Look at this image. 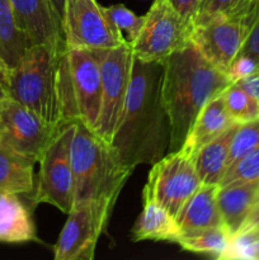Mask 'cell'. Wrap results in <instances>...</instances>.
<instances>
[{
	"mask_svg": "<svg viewBox=\"0 0 259 260\" xmlns=\"http://www.w3.org/2000/svg\"><path fill=\"white\" fill-rule=\"evenodd\" d=\"M222 95L226 111L236 123H244L259 118V102L238 84H231Z\"/></svg>",
	"mask_w": 259,
	"mask_h": 260,
	"instance_id": "24",
	"label": "cell"
},
{
	"mask_svg": "<svg viewBox=\"0 0 259 260\" xmlns=\"http://www.w3.org/2000/svg\"><path fill=\"white\" fill-rule=\"evenodd\" d=\"M256 71H258V66L253 58L249 57V56L239 55L229 66L226 76L231 81V84H235L241 79L248 78L251 74L256 73Z\"/></svg>",
	"mask_w": 259,
	"mask_h": 260,
	"instance_id": "29",
	"label": "cell"
},
{
	"mask_svg": "<svg viewBox=\"0 0 259 260\" xmlns=\"http://www.w3.org/2000/svg\"><path fill=\"white\" fill-rule=\"evenodd\" d=\"M161 62L132 56L131 80L112 146L124 167L152 165L169 152L170 121L161 95Z\"/></svg>",
	"mask_w": 259,
	"mask_h": 260,
	"instance_id": "1",
	"label": "cell"
},
{
	"mask_svg": "<svg viewBox=\"0 0 259 260\" xmlns=\"http://www.w3.org/2000/svg\"><path fill=\"white\" fill-rule=\"evenodd\" d=\"M259 146V118L239 123L230 144L226 170Z\"/></svg>",
	"mask_w": 259,
	"mask_h": 260,
	"instance_id": "25",
	"label": "cell"
},
{
	"mask_svg": "<svg viewBox=\"0 0 259 260\" xmlns=\"http://www.w3.org/2000/svg\"><path fill=\"white\" fill-rule=\"evenodd\" d=\"M235 84H238L240 88H243L246 93L250 94L255 101L259 102V71L251 74L248 78L241 79Z\"/></svg>",
	"mask_w": 259,
	"mask_h": 260,
	"instance_id": "33",
	"label": "cell"
},
{
	"mask_svg": "<svg viewBox=\"0 0 259 260\" xmlns=\"http://www.w3.org/2000/svg\"><path fill=\"white\" fill-rule=\"evenodd\" d=\"M259 180V146L231 165L223 174L220 187L231 183H248Z\"/></svg>",
	"mask_w": 259,
	"mask_h": 260,
	"instance_id": "26",
	"label": "cell"
},
{
	"mask_svg": "<svg viewBox=\"0 0 259 260\" xmlns=\"http://www.w3.org/2000/svg\"><path fill=\"white\" fill-rule=\"evenodd\" d=\"M218 185L202 184L175 217L179 235L222 226L217 206Z\"/></svg>",
	"mask_w": 259,
	"mask_h": 260,
	"instance_id": "17",
	"label": "cell"
},
{
	"mask_svg": "<svg viewBox=\"0 0 259 260\" xmlns=\"http://www.w3.org/2000/svg\"><path fill=\"white\" fill-rule=\"evenodd\" d=\"M230 239L231 235L228 230L223 226H218L182 234L175 239L174 243L185 251L203 254L221 260V256L223 255L230 243Z\"/></svg>",
	"mask_w": 259,
	"mask_h": 260,
	"instance_id": "23",
	"label": "cell"
},
{
	"mask_svg": "<svg viewBox=\"0 0 259 260\" xmlns=\"http://www.w3.org/2000/svg\"><path fill=\"white\" fill-rule=\"evenodd\" d=\"M58 90L65 123L95 129L101 108V66L95 52L66 47L58 61Z\"/></svg>",
	"mask_w": 259,
	"mask_h": 260,
	"instance_id": "5",
	"label": "cell"
},
{
	"mask_svg": "<svg viewBox=\"0 0 259 260\" xmlns=\"http://www.w3.org/2000/svg\"><path fill=\"white\" fill-rule=\"evenodd\" d=\"M175 10L180 14V17L193 27L198 12H200L201 0H169Z\"/></svg>",
	"mask_w": 259,
	"mask_h": 260,
	"instance_id": "32",
	"label": "cell"
},
{
	"mask_svg": "<svg viewBox=\"0 0 259 260\" xmlns=\"http://www.w3.org/2000/svg\"><path fill=\"white\" fill-rule=\"evenodd\" d=\"M60 128L50 126L35 112L8 96L0 104V142L25 157L38 160Z\"/></svg>",
	"mask_w": 259,
	"mask_h": 260,
	"instance_id": "12",
	"label": "cell"
},
{
	"mask_svg": "<svg viewBox=\"0 0 259 260\" xmlns=\"http://www.w3.org/2000/svg\"><path fill=\"white\" fill-rule=\"evenodd\" d=\"M239 0H205V3L201 7L200 12H198L197 18H196L195 23L205 20L207 18L212 17V15L218 14V13H223L230 10L234 5H236ZM193 23V24H195ZM193 28V27H192Z\"/></svg>",
	"mask_w": 259,
	"mask_h": 260,
	"instance_id": "30",
	"label": "cell"
},
{
	"mask_svg": "<svg viewBox=\"0 0 259 260\" xmlns=\"http://www.w3.org/2000/svg\"><path fill=\"white\" fill-rule=\"evenodd\" d=\"M71 167L74 207L89 203L109 211L134 172L124 167L112 144L79 122L71 141Z\"/></svg>",
	"mask_w": 259,
	"mask_h": 260,
	"instance_id": "3",
	"label": "cell"
},
{
	"mask_svg": "<svg viewBox=\"0 0 259 260\" xmlns=\"http://www.w3.org/2000/svg\"><path fill=\"white\" fill-rule=\"evenodd\" d=\"M62 52L47 45L29 46L10 69L8 83L10 98L55 128L66 124L58 90V61Z\"/></svg>",
	"mask_w": 259,
	"mask_h": 260,
	"instance_id": "4",
	"label": "cell"
},
{
	"mask_svg": "<svg viewBox=\"0 0 259 260\" xmlns=\"http://www.w3.org/2000/svg\"><path fill=\"white\" fill-rule=\"evenodd\" d=\"M30 43L18 27L10 0H0V60L13 69Z\"/></svg>",
	"mask_w": 259,
	"mask_h": 260,
	"instance_id": "22",
	"label": "cell"
},
{
	"mask_svg": "<svg viewBox=\"0 0 259 260\" xmlns=\"http://www.w3.org/2000/svg\"><path fill=\"white\" fill-rule=\"evenodd\" d=\"M238 124L235 123L222 135L201 147L193 157L196 172L202 184H220L228 167L229 150Z\"/></svg>",
	"mask_w": 259,
	"mask_h": 260,
	"instance_id": "21",
	"label": "cell"
},
{
	"mask_svg": "<svg viewBox=\"0 0 259 260\" xmlns=\"http://www.w3.org/2000/svg\"><path fill=\"white\" fill-rule=\"evenodd\" d=\"M112 211L93 205L73 207L53 245L55 260H93Z\"/></svg>",
	"mask_w": 259,
	"mask_h": 260,
	"instance_id": "13",
	"label": "cell"
},
{
	"mask_svg": "<svg viewBox=\"0 0 259 260\" xmlns=\"http://www.w3.org/2000/svg\"><path fill=\"white\" fill-rule=\"evenodd\" d=\"M107 14H108L109 19L112 20L114 25L118 28L121 32H126L128 36V41H134L140 33V29L144 23V15H137L124 7L123 4H116L111 5V7H106Z\"/></svg>",
	"mask_w": 259,
	"mask_h": 260,
	"instance_id": "28",
	"label": "cell"
},
{
	"mask_svg": "<svg viewBox=\"0 0 259 260\" xmlns=\"http://www.w3.org/2000/svg\"><path fill=\"white\" fill-rule=\"evenodd\" d=\"M9 96V93H8V89L4 88L3 85H0V104L5 101V99Z\"/></svg>",
	"mask_w": 259,
	"mask_h": 260,
	"instance_id": "37",
	"label": "cell"
},
{
	"mask_svg": "<svg viewBox=\"0 0 259 260\" xmlns=\"http://www.w3.org/2000/svg\"><path fill=\"white\" fill-rule=\"evenodd\" d=\"M201 185L192 157L177 150L152 164L142 192L151 196L175 218Z\"/></svg>",
	"mask_w": 259,
	"mask_h": 260,
	"instance_id": "11",
	"label": "cell"
},
{
	"mask_svg": "<svg viewBox=\"0 0 259 260\" xmlns=\"http://www.w3.org/2000/svg\"><path fill=\"white\" fill-rule=\"evenodd\" d=\"M258 202H259V194H258ZM258 202H256V203H258Z\"/></svg>",
	"mask_w": 259,
	"mask_h": 260,
	"instance_id": "40",
	"label": "cell"
},
{
	"mask_svg": "<svg viewBox=\"0 0 259 260\" xmlns=\"http://www.w3.org/2000/svg\"><path fill=\"white\" fill-rule=\"evenodd\" d=\"M179 236L175 218L146 192H142V212L131 230V240L170 241Z\"/></svg>",
	"mask_w": 259,
	"mask_h": 260,
	"instance_id": "19",
	"label": "cell"
},
{
	"mask_svg": "<svg viewBox=\"0 0 259 260\" xmlns=\"http://www.w3.org/2000/svg\"><path fill=\"white\" fill-rule=\"evenodd\" d=\"M36 164L35 160L0 145V193L32 194Z\"/></svg>",
	"mask_w": 259,
	"mask_h": 260,
	"instance_id": "20",
	"label": "cell"
},
{
	"mask_svg": "<svg viewBox=\"0 0 259 260\" xmlns=\"http://www.w3.org/2000/svg\"><path fill=\"white\" fill-rule=\"evenodd\" d=\"M258 18L259 0H239L228 12L195 23L190 42L213 66L226 74Z\"/></svg>",
	"mask_w": 259,
	"mask_h": 260,
	"instance_id": "6",
	"label": "cell"
},
{
	"mask_svg": "<svg viewBox=\"0 0 259 260\" xmlns=\"http://www.w3.org/2000/svg\"><path fill=\"white\" fill-rule=\"evenodd\" d=\"M75 122L60 127L42 156L36 187L30 194V207L47 203L69 215L74 207V175L71 167V141Z\"/></svg>",
	"mask_w": 259,
	"mask_h": 260,
	"instance_id": "7",
	"label": "cell"
},
{
	"mask_svg": "<svg viewBox=\"0 0 259 260\" xmlns=\"http://www.w3.org/2000/svg\"><path fill=\"white\" fill-rule=\"evenodd\" d=\"M62 29L69 48L96 51L130 42L96 0H65Z\"/></svg>",
	"mask_w": 259,
	"mask_h": 260,
	"instance_id": "10",
	"label": "cell"
},
{
	"mask_svg": "<svg viewBox=\"0 0 259 260\" xmlns=\"http://www.w3.org/2000/svg\"><path fill=\"white\" fill-rule=\"evenodd\" d=\"M9 73L10 69L4 63V61L0 60V85L8 89V83H9Z\"/></svg>",
	"mask_w": 259,
	"mask_h": 260,
	"instance_id": "35",
	"label": "cell"
},
{
	"mask_svg": "<svg viewBox=\"0 0 259 260\" xmlns=\"http://www.w3.org/2000/svg\"><path fill=\"white\" fill-rule=\"evenodd\" d=\"M161 95L170 121L169 152L182 147L203 107L231 81L192 42L161 61Z\"/></svg>",
	"mask_w": 259,
	"mask_h": 260,
	"instance_id": "2",
	"label": "cell"
},
{
	"mask_svg": "<svg viewBox=\"0 0 259 260\" xmlns=\"http://www.w3.org/2000/svg\"><path fill=\"white\" fill-rule=\"evenodd\" d=\"M239 233L259 234V202L254 206V208L251 210V212L249 213V216L246 217V220L244 221V223L241 225L240 230L238 231V234Z\"/></svg>",
	"mask_w": 259,
	"mask_h": 260,
	"instance_id": "34",
	"label": "cell"
},
{
	"mask_svg": "<svg viewBox=\"0 0 259 260\" xmlns=\"http://www.w3.org/2000/svg\"><path fill=\"white\" fill-rule=\"evenodd\" d=\"M52 3V7L55 9L56 14L60 18L61 24H62V18H63V12H65V0H51Z\"/></svg>",
	"mask_w": 259,
	"mask_h": 260,
	"instance_id": "36",
	"label": "cell"
},
{
	"mask_svg": "<svg viewBox=\"0 0 259 260\" xmlns=\"http://www.w3.org/2000/svg\"><path fill=\"white\" fill-rule=\"evenodd\" d=\"M192 27L169 0H154L144 15L140 33L130 42L134 56L147 62H161L190 43Z\"/></svg>",
	"mask_w": 259,
	"mask_h": 260,
	"instance_id": "9",
	"label": "cell"
},
{
	"mask_svg": "<svg viewBox=\"0 0 259 260\" xmlns=\"http://www.w3.org/2000/svg\"><path fill=\"white\" fill-rule=\"evenodd\" d=\"M94 52L98 57L102 78L101 108L94 132L104 141L112 144L126 104L134 53L130 42L119 47Z\"/></svg>",
	"mask_w": 259,
	"mask_h": 260,
	"instance_id": "8",
	"label": "cell"
},
{
	"mask_svg": "<svg viewBox=\"0 0 259 260\" xmlns=\"http://www.w3.org/2000/svg\"><path fill=\"white\" fill-rule=\"evenodd\" d=\"M203 3H205V0H201V7H202ZM201 7H200V9H201ZM197 15H198V14H197Z\"/></svg>",
	"mask_w": 259,
	"mask_h": 260,
	"instance_id": "39",
	"label": "cell"
},
{
	"mask_svg": "<svg viewBox=\"0 0 259 260\" xmlns=\"http://www.w3.org/2000/svg\"><path fill=\"white\" fill-rule=\"evenodd\" d=\"M0 145H2V142H0Z\"/></svg>",
	"mask_w": 259,
	"mask_h": 260,
	"instance_id": "41",
	"label": "cell"
},
{
	"mask_svg": "<svg viewBox=\"0 0 259 260\" xmlns=\"http://www.w3.org/2000/svg\"><path fill=\"white\" fill-rule=\"evenodd\" d=\"M38 241L32 207L19 194L0 193V243L23 244Z\"/></svg>",
	"mask_w": 259,
	"mask_h": 260,
	"instance_id": "18",
	"label": "cell"
},
{
	"mask_svg": "<svg viewBox=\"0 0 259 260\" xmlns=\"http://www.w3.org/2000/svg\"><path fill=\"white\" fill-rule=\"evenodd\" d=\"M256 233H239L231 236L221 260H258Z\"/></svg>",
	"mask_w": 259,
	"mask_h": 260,
	"instance_id": "27",
	"label": "cell"
},
{
	"mask_svg": "<svg viewBox=\"0 0 259 260\" xmlns=\"http://www.w3.org/2000/svg\"><path fill=\"white\" fill-rule=\"evenodd\" d=\"M222 94L211 99L203 107L188 131L182 147L179 149L192 159L201 147L222 135L236 123L226 111Z\"/></svg>",
	"mask_w": 259,
	"mask_h": 260,
	"instance_id": "15",
	"label": "cell"
},
{
	"mask_svg": "<svg viewBox=\"0 0 259 260\" xmlns=\"http://www.w3.org/2000/svg\"><path fill=\"white\" fill-rule=\"evenodd\" d=\"M256 246H258V260H259V234L256 235Z\"/></svg>",
	"mask_w": 259,
	"mask_h": 260,
	"instance_id": "38",
	"label": "cell"
},
{
	"mask_svg": "<svg viewBox=\"0 0 259 260\" xmlns=\"http://www.w3.org/2000/svg\"><path fill=\"white\" fill-rule=\"evenodd\" d=\"M259 180L218 185L217 206L222 226L231 236L238 234L241 225L258 202Z\"/></svg>",
	"mask_w": 259,
	"mask_h": 260,
	"instance_id": "16",
	"label": "cell"
},
{
	"mask_svg": "<svg viewBox=\"0 0 259 260\" xmlns=\"http://www.w3.org/2000/svg\"><path fill=\"white\" fill-rule=\"evenodd\" d=\"M18 27L32 45H47L62 52L66 48L62 24L51 0H10Z\"/></svg>",
	"mask_w": 259,
	"mask_h": 260,
	"instance_id": "14",
	"label": "cell"
},
{
	"mask_svg": "<svg viewBox=\"0 0 259 260\" xmlns=\"http://www.w3.org/2000/svg\"><path fill=\"white\" fill-rule=\"evenodd\" d=\"M239 55L249 56V57L253 58L255 61L256 66H258L259 71V18L255 20L251 29L249 30Z\"/></svg>",
	"mask_w": 259,
	"mask_h": 260,
	"instance_id": "31",
	"label": "cell"
}]
</instances>
